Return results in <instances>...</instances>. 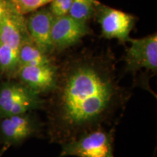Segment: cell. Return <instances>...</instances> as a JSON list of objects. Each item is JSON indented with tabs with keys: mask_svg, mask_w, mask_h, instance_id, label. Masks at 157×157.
I'll return each mask as SVG.
<instances>
[{
	"mask_svg": "<svg viewBox=\"0 0 157 157\" xmlns=\"http://www.w3.org/2000/svg\"><path fill=\"white\" fill-rule=\"evenodd\" d=\"M19 76L22 81L35 93H52L57 84L58 68L53 64L24 66L18 68Z\"/></svg>",
	"mask_w": 157,
	"mask_h": 157,
	"instance_id": "cell-7",
	"label": "cell"
},
{
	"mask_svg": "<svg viewBox=\"0 0 157 157\" xmlns=\"http://www.w3.org/2000/svg\"><path fill=\"white\" fill-rule=\"evenodd\" d=\"M42 103L39 94L27 86L11 84L0 90V113L5 117L25 113Z\"/></svg>",
	"mask_w": 157,
	"mask_h": 157,
	"instance_id": "cell-3",
	"label": "cell"
},
{
	"mask_svg": "<svg viewBox=\"0 0 157 157\" xmlns=\"http://www.w3.org/2000/svg\"><path fill=\"white\" fill-rule=\"evenodd\" d=\"M51 63L48 54L33 42L29 36L23 39L19 50L18 68L24 66H37Z\"/></svg>",
	"mask_w": 157,
	"mask_h": 157,
	"instance_id": "cell-11",
	"label": "cell"
},
{
	"mask_svg": "<svg viewBox=\"0 0 157 157\" xmlns=\"http://www.w3.org/2000/svg\"><path fill=\"white\" fill-rule=\"evenodd\" d=\"M113 140V130L98 127L61 144L60 156L115 157Z\"/></svg>",
	"mask_w": 157,
	"mask_h": 157,
	"instance_id": "cell-2",
	"label": "cell"
},
{
	"mask_svg": "<svg viewBox=\"0 0 157 157\" xmlns=\"http://www.w3.org/2000/svg\"><path fill=\"white\" fill-rule=\"evenodd\" d=\"M89 32L87 23L77 21L69 15L55 17L51 30L53 50L61 51L74 46Z\"/></svg>",
	"mask_w": 157,
	"mask_h": 157,
	"instance_id": "cell-5",
	"label": "cell"
},
{
	"mask_svg": "<svg viewBox=\"0 0 157 157\" xmlns=\"http://www.w3.org/2000/svg\"><path fill=\"white\" fill-rule=\"evenodd\" d=\"M48 107L51 141L63 144L113 117L127 100L113 69L93 60H77L58 69Z\"/></svg>",
	"mask_w": 157,
	"mask_h": 157,
	"instance_id": "cell-1",
	"label": "cell"
},
{
	"mask_svg": "<svg viewBox=\"0 0 157 157\" xmlns=\"http://www.w3.org/2000/svg\"><path fill=\"white\" fill-rule=\"evenodd\" d=\"M8 11L9 10L7 8V5H6L5 2L3 0H0V21L2 20L4 16L7 14Z\"/></svg>",
	"mask_w": 157,
	"mask_h": 157,
	"instance_id": "cell-16",
	"label": "cell"
},
{
	"mask_svg": "<svg viewBox=\"0 0 157 157\" xmlns=\"http://www.w3.org/2000/svg\"><path fill=\"white\" fill-rule=\"evenodd\" d=\"M24 29V23L19 13L15 14L9 10L0 21V43L19 50L25 38Z\"/></svg>",
	"mask_w": 157,
	"mask_h": 157,
	"instance_id": "cell-10",
	"label": "cell"
},
{
	"mask_svg": "<svg viewBox=\"0 0 157 157\" xmlns=\"http://www.w3.org/2000/svg\"><path fill=\"white\" fill-rule=\"evenodd\" d=\"M96 6V0H72L68 15L77 21L87 23L91 18Z\"/></svg>",
	"mask_w": 157,
	"mask_h": 157,
	"instance_id": "cell-12",
	"label": "cell"
},
{
	"mask_svg": "<svg viewBox=\"0 0 157 157\" xmlns=\"http://www.w3.org/2000/svg\"><path fill=\"white\" fill-rule=\"evenodd\" d=\"M98 6V23L103 36L121 42L130 40L129 34L134 25V17L119 10L105 5Z\"/></svg>",
	"mask_w": 157,
	"mask_h": 157,
	"instance_id": "cell-6",
	"label": "cell"
},
{
	"mask_svg": "<svg viewBox=\"0 0 157 157\" xmlns=\"http://www.w3.org/2000/svg\"><path fill=\"white\" fill-rule=\"evenodd\" d=\"M131 45L127 50L125 62L127 69L137 71L142 68L157 71V36L153 34L141 39H130Z\"/></svg>",
	"mask_w": 157,
	"mask_h": 157,
	"instance_id": "cell-4",
	"label": "cell"
},
{
	"mask_svg": "<svg viewBox=\"0 0 157 157\" xmlns=\"http://www.w3.org/2000/svg\"><path fill=\"white\" fill-rule=\"evenodd\" d=\"M1 129L7 140L19 142L34 134L36 130V125L25 113L5 117L1 123Z\"/></svg>",
	"mask_w": 157,
	"mask_h": 157,
	"instance_id": "cell-9",
	"label": "cell"
},
{
	"mask_svg": "<svg viewBox=\"0 0 157 157\" xmlns=\"http://www.w3.org/2000/svg\"><path fill=\"white\" fill-rule=\"evenodd\" d=\"M0 44H1V43H0Z\"/></svg>",
	"mask_w": 157,
	"mask_h": 157,
	"instance_id": "cell-17",
	"label": "cell"
},
{
	"mask_svg": "<svg viewBox=\"0 0 157 157\" xmlns=\"http://www.w3.org/2000/svg\"><path fill=\"white\" fill-rule=\"evenodd\" d=\"M71 3L72 0H52L49 9L55 17L63 16L68 15Z\"/></svg>",
	"mask_w": 157,
	"mask_h": 157,
	"instance_id": "cell-15",
	"label": "cell"
},
{
	"mask_svg": "<svg viewBox=\"0 0 157 157\" xmlns=\"http://www.w3.org/2000/svg\"><path fill=\"white\" fill-rule=\"evenodd\" d=\"M19 14H25L37 10L40 7L50 3L52 0H13Z\"/></svg>",
	"mask_w": 157,
	"mask_h": 157,
	"instance_id": "cell-14",
	"label": "cell"
},
{
	"mask_svg": "<svg viewBox=\"0 0 157 157\" xmlns=\"http://www.w3.org/2000/svg\"><path fill=\"white\" fill-rule=\"evenodd\" d=\"M55 16L49 8L35 10L27 21L29 36L47 54L53 51L51 42V30Z\"/></svg>",
	"mask_w": 157,
	"mask_h": 157,
	"instance_id": "cell-8",
	"label": "cell"
},
{
	"mask_svg": "<svg viewBox=\"0 0 157 157\" xmlns=\"http://www.w3.org/2000/svg\"><path fill=\"white\" fill-rule=\"evenodd\" d=\"M19 50L0 44V66L2 70L11 72L18 68Z\"/></svg>",
	"mask_w": 157,
	"mask_h": 157,
	"instance_id": "cell-13",
	"label": "cell"
}]
</instances>
